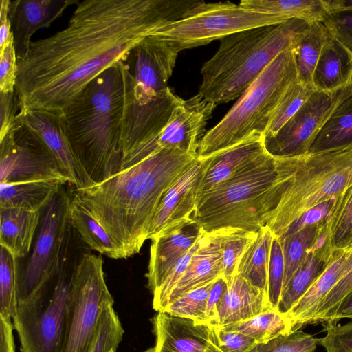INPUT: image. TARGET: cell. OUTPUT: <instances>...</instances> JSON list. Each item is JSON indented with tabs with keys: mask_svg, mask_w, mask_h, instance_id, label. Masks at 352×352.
Returning a JSON list of instances; mask_svg holds the SVG:
<instances>
[{
	"mask_svg": "<svg viewBox=\"0 0 352 352\" xmlns=\"http://www.w3.org/2000/svg\"><path fill=\"white\" fill-rule=\"evenodd\" d=\"M197 0H85L67 26L32 41L17 60L15 93L20 111L60 116L83 87L167 25L197 12Z\"/></svg>",
	"mask_w": 352,
	"mask_h": 352,
	"instance_id": "1",
	"label": "cell"
},
{
	"mask_svg": "<svg viewBox=\"0 0 352 352\" xmlns=\"http://www.w3.org/2000/svg\"><path fill=\"white\" fill-rule=\"evenodd\" d=\"M197 153L163 149L102 182L75 188L76 200L120 247L126 258L147 239L155 212L167 190Z\"/></svg>",
	"mask_w": 352,
	"mask_h": 352,
	"instance_id": "2",
	"label": "cell"
},
{
	"mask_svg": "<svg viewBox=\"0 0 352 352\" xmlns=\"http://www.w3.org/2000/svg\"><path fill=\"white\" fill-rule=\"evenodd\" d=\"M124 97L120 61L89 81L60 115L73 153L94 184L122 170Z\"/></svg>",
	"mask_w": 352,
	"mask_h": 352,
	"instance_id": "3",
	"label": "cell"
},
{
	"mask_svg": "<svg viewBox=\"0 0 352 352\" xmlns=\"http://www.w3.org/2000/svg\"><path fill=\"white\" fill-rule=\"evenodd\" d=\"M311 23L293 19L223 38L201 69L198 94L215 106L240 97L278 54L295 47Z\"/></svg>",
	"mask_w": 352,
	"mask_h": 352,
	"instance_id": "4",
	"label": "cell"
},
{
	"mask_svg": "<svg viewBox=\"0 0 352 352\" xmlns=\"http://www.w3.org/2000/svg\"><path fill=\"white\" fill-rule=\"evenodd\" d=\"M283 188L279 161L266 152L201 195L192 219L205 233L226 228L258 232L265 226Z\"/></svg>",
	"mask_w": 352,
	"mask_h": 352,
	"instance_id": "5",
	"label": "cell"
},
{
	"mask_svg": "<svg viewBox=\"0 0 352 352\" xmlns=\"http://www.w3.org/2000/svg\"><path fill=\"white\" fill-rule=\"evenodd\" d=\"M278 158L284 188L265 226L281 238L309 211L352 186V148Z\"/></svg>",
	"mask_w": 352,
	"mask_h": 352,
	"instance_id": "6",
	"label": "cell"
},
{
	"mask_svg": "<svg viewBox=\"0 0 352 352\" xmlns=\"http://www.w3.org/2000/svg\"><path fill=\"white\" fill-rule=\"evenodd\" d=\"M294 48L278 54L221 121L206 132L197 149L199 158L232 146L254 133H265L283 96L298 80Z\"/></svg>",
	"mask_w": 352,
	"mask_h": 352,
	"instance_id": "7",
	"label": "cell"
},
{
	"mask_svg": "<svg viewBox=\"0 0 352 352\" xmlns=\"http://www.w3.org/2000/svg\"><path fill=\"white\" fill-rule=\"evenodd\" d=\"M69 239L56 275L29 300L16 306L12 320L21 352L63 351L75 265L68 264Z\"/></svg>",
	"mask_w": 352,
	"mask_h": 352,
	"instance_id": "8",
	"label": "cell"
},
{
	"mask_svg": "<svg viewBox=\"0 0 352 352\" xmlns=\"http://www.w3.org/2000/svg\"><path fill=\"white\" fill-rule=\"evenodd\" d=\"M100 256L84 253L74 265L62 352H89L104 307L113 303Z\"/></svg>",
	"mask_w": 352,
	"mask_h": 352,
	"instance_id": "9",
	"label": "cell"
},
{
	"mask_svg": "<svg viewBox=\"0 0 352 352\" xmlns=\"http://www.w3.org/2000/svg\"><path fill=\"white\" fill-rule=\"evenodd\" d=\"M71 199L62 186L43 210L32 252L27 264L18 267L16 305L29 300L57 273L71 233Z\"/></svg>",
	"mask_w": 352,
	"mask_h": 352,
	"instance_id": "10",
	"label": "cell"
},
{
	"mask_svg": "<svg viewBox=\"0 0 352 352\" xmlns=\"http://www.w3.org/2000/svg\"><path fill=\"white\" fill-rule=\"evenodd\" d=\"M285 21L230 1L207 3L201 10L167 25L154 36L168 41L181 52L220 41L238 32Z\"/></svg>",
	"mask_w": 352,
	"mask_h": 352,
	"instance_id": "11",
	"label": "cell"
},
{
	"mask_svg": "<svg viewBox=\"0 0 352 352\" xmlns=\"http://www.w3.org/2000/svg\"><path fill=\"white\" fill-rule=\"evenodd\" d=\"M124 80L122 170L157 153V140L182 98L168 87L151 102L140 105L133 95V77L121 61Z\"/></svg>",
	"mask_w": 352,
	"mask_h": 352,
	"instance_id": "12",
	"label": "cell"
},
{
	"mask_svg": "<svg viewBox=\"0 0 352 352\" xmlns=\"http://www.w3.org/2000/svg\"><path fill=\"white\" fill-rule=\"evenodd\" d=\"M56 180L68 183L40 136L17 118L0 139V183Z\"/></svg>",
	"mask_w": 352,
	"mask_h": 352,
	"instance_id": "13",
	"label": "cell"
},
{
	"mask_svg": "<svg viewBox=\"0 0 352 352\" xmlns=\"http://www.w3.org/2000/svg\"><path fill=\"white\" fill-rule=\"evenodd\" d=\"M352 94V83L333 91H315L300 110L273 137L265 139L275 157L306 154L337 107Z\"/></svg>",
	"mask_w": 352,
	"mask_h": 352,
	"instance_id": "14",
	"label": "cell"
},
{
	"mask_svg": "<svg viewBox=\"0 0 352 352\" xmlns=\"http://www.w3.org/2000/svg\"><path fill=\"white\" fill-rule=\"evenodd\" d=\"M179 53L168 41L154 35L131 50L122 62L132 75L133 95L139 104L151 102L168 88Z\"/></svg>",
	"mask_w": 352,
	"mask_h": 352,
	"instance_id": "15",
	"label": "cell"
},
{
	"mask_svg": "<svg viewBox=\"0 0 352 352\" xmlns=\"http://www.w3.org/2000/svg\"><path fill=\"white\" fill-rule=\"evenodd\" d=\"M153 324L155 343L144 352H224L211 325L162 311Z\"/></svg>",
	"mask_w": 352,
	"mask_h": 352,
	"instance_id": "16",
	"label": "cell"
},
{
	"mask_svg": "<svg viewBox=\"0 0 352 352\" xmlns=\"http://www.w3.org/2000/svg\"><path fill=\"white\" fill-rule=\"evenodd\" d=\"M201 173L202 160L198 157L164 195L151 221L147 239L192 219Z\"/></svg>",
	"mask_w": 352,
	"mask_h": 352,
	"instance_id": "17",
	"label": "cell"
},
{
	"mask_svg": "<svg viewBox=\"0 0 352 352\" xmlns=\"http://www.w3.org/2000/svg\"><path fill=\"white\" fill-rule=\"evenodd\" d=\"M215 107L199 94L190 99H182L157 140V152L177 149L197 153L199 143L206 133V125Z\"/></svg>",
	"mask_w": 352,
	"mask_h": 352,
	"instance_id": "18",
	"label": "cell"
},
{
	"mask_svg": "<svg viewBox=\"0 0 352 352\" xmlns=\"http://www.w3.org/2000/svg\"><path fill=\"white\" fill-rule=\"evenodd\" d=\"M16 118L40 136L56 159L68 183L77 189L94 184L73 153L63 130L60 116L32 109L20 111Z\"/></svg>",
	"mask_w": 352,
	"mask_h": 352,
	"instance_id": "19",
	"label": "cell"
},
{
	"mask_svg": "<svg viewBox=\"0 0 352 352\" xmlns=\"http://www.w3.org/2000/svg\"><path fill=\"white\" fill-rule=\"evenodd\" d=\"M204 233L192 219L151 239L146 276L152 294L160 287L175 263Z\"/></svg>",
	"mask_w": 352,
	"mask_h": 352,
	"instance_id": "20",
	"label": "cell"
},
{
	"mask_svg": "<svg viewBox=\"0 0 352 352\" xmlns=\"http://www.w3.org/2000/svg\"><path fill=\"white\" fill-rule=\"evenodd\" d=\"M79 0H15L10 1L9 20L16 59L23 58L31 37L41 28H48L71 5Z\"/></svg>",
	"mask_w": 352,
	"mask_h": 352,
	"instance_id": "21",
	"label": "cell"
},
{
	"mask_svg": "<svg viewBox=\"0 0 352 352\" xmlns=\"http://www.w3.org/2000/svg\"><path fill=\"white\" fill-rule=\"evenodd\" d=\"M267 151L264 134L254 133L248 139L202 160V173L199 182V197L214 187L229 179Z\"/></svg>",
	"mask_w": 352,
	"mask_h": 352,
	"instance_id": "22",
	"label": "cell"
},
{
	"mask_svg": "<svg viewBox=\"0 0 352 352\" xmlns=\"http://www.w3.org/2000/svg\"><path fill=\"white\" fill-rule=\"evenodd\" d=\"M223 232V230L221 229L204 233L200 247L171 293L167 305L184 294L214 282L219 277H223L221 251Z\"/></svg>",
	"mask_w": 352,
	"mask_h": 352,
	"instance_id": "23",
	"label": "cell"
},
{
	"mask_svg": "<svg viewBox=\"0 0 352 352\" xmlns=\"http://www.w3.org/2000/svg\"><path fill=\"white\" fill-rule=\"evenodd\" d=\"M351 249L349 245L334 250L322 274L286 314L292 331L311 324L320 303L341 277Z\"/></svg>",
	"mask_w": 352,
	"mask_h": 352,
	"instance_id": "24",
	"label": "cell"
},
{
	"mask_svg": "<svg viewBox=\"0 0 352 352\" xmlns=\"http://www.w3.org/2000/svg\"><path fill=\"white\" fill-rule=\"evenodd\" d=\"M271 309L266 292L235 274L219 306L215 327L241 322Z\"/></svg>",
	"mask_w": 352,
	"mask_h": 352,
	"instance_id": "25",
	"label": "cell"
},
{
	"mask_svg": "<svg viewBox=\"0 0 352 352\" xmlns=\"http://www.w3.org/2000/svg\"><path fill=\"white\" fill-rule=\"evenodd\" d=\"M352 83V54L331 35L315 67L311 85L315 91H333Z\"/></svg>",
	"mask_w": 352,
	"mask_h": 352,
	"instance_id": "26",
	"label": "cell"
},
{
	"mask_svg": "<svg viewBox=\"0 0 352 352\" xmlns=\"http://www.w3.org/2000/svg\"><path fill=\"white\" fill-rule=\"evenodd\" d=\"M0 246L17 259L27 256L43 211L0 208Z\"/></svg>",
	"mask_w": 352,
	"mask_h": 352,
	"instance_id": "27",
	"label": "cell"
},
{
	"mask_svg": "<svg viewBox=\"0 0 352 352\" xmlns=\"http://www.w3.org/2000/svg\"><path fill=\"white\" fill-rule=\"evenodd\" d=\"M333 250L326 240V232L307 254L282 292L278 310L286 314L305 294L326 267Z\"/></svg>",
	"mask_w": 352,
	"mask_h": 352,
	"instance_id": "28",
	"label": "cell"
},
{
	"mask_svg": "<svg viewBox=\"0 0 352 352\" xmlns=\"http://www.w3.org/2000/svg\"><path fill=\"white\" fill-rule=\"evenodd\" d=\"M63 185L56 180L0 183V208L43 211Z\"/></svg>",
	"mask_w": 352,
	"mask_h": 352,
	"instance_id": "29",
	"label": "cell"
},
{
	"mask_svg": "<svg viewBox=\"0 0 352 352\" xmlns=\"http://www.w3.org/2000/svg\"><path fill=\"white\" fill-rule=\"evenodd\" d=\"M274 235L266 226L259 230L255 239L241 254L234 273L267 294L270 254Z\"/></svg>",
	"mask_w": 352,
	"mask_h": 352,
	"instance_id": "30",
	"label": "cell"
},
{
	"mask_svg": "<svg viewBox=\"0 0 352 352\" xmlns=\"http://www.w3.org/2000/svg\"><path fill=\"white\" fill-rule=\"evenodd\" d=\"M69 217L72 227L91 249L111 258H126L123 250L100 223L72 197Z\"/></svg>",
	"mask_w": 352,
	"mask_h": 352,
	"instance_id": "31",
	"label": "cell"
},
{
	"mask_svg": "<svg viewBox=\"0 0 352 352\" xmlns=\"http://www.w3.org/2000/svg\"><path fill=\"white\" fill-rule=\"evenodd\" d=\"M239 6L285 21L298 19L309 23L322 22L327 14L323 0H242Z\"/></svg>",
	"mask_w": 352,
	"mask_h": 352,
	"instance_id": "32",
	"label": "cell"
},
{
	"mask_svg": "<svg viewBox=\"0 0 352 352\" xmlns=\"http://www.w3.org/2000/svg\"><path fill=\"white\" fill-rule=\"evenodd\" d=\"M352 148V94L327 120L308 153Z\"/></svg>",
	"mask_w": 352,
	"mask_h": 352,
	"instance_id": "33",
	"label": "cell"
},
{
	"mask_svg": "<svg viewBox=\"0 0 352 352\" xmlns=\"http://www.w3.org/2000/svg\"><path fill=\"white\" fill-rule=\"evenodd\" d=\"M326 232V217L280 239L285 262L283 290L307 254Z\"/></svg>",
	"mask_w": 352,
	"mask_h": 352,
	"instance_id": "34",
	"label": "cell"
},
{
	"mask_svg": "<svg viewBox=\"0 0 352 352\" xmlns=\"http://www.w3.org/2000/svg\"><path fill=\"white\" fill-rule=\"evenodd\" d=\"M330 36L327 27L319 21L311 23L300 36L294 48L300 82L312 85L315 67Z\"/></svg>",
	"mask_w": 352,
	"mask_h": 352,
	"instance_id": "35",
	"label": "cell"
},
{
	"mask_svg": "<svg viewBox=\"0 0 352 352\" xmlns=\"http://www.w3.org/2000/svg\"><path fill=\"white\" fill-rule=\"evenodd\" d=\"M221 328L247 335L258 344L267 343L275 338L292 332L291 322L287 314L275 309Z\"/></svg>",
	"mask_w": 352,
	"mask_h": 352,
	"instance_id": "36",
	"label": "cell"
},
{
	"mask_svg": "<svg viewBox=\"0 0 352 352\" xmlns=\"http://www.w3.org/2000/svg\"><path fill=\"white\" fill-rule=\"evenodd\" d=\"M326 240L332 250L352 243V186L334 200L326 216Z\"/></svg>",
	"mask_w": 352,
	"mask_h": 352,
	"instance_id": "37",
	"label": "cell"
},
{
	"mask_svg": "<svg viewBox=\"0 0 352 352\" xmlns=\"http://www.w3.org/2000/svg\"><path fill=\"white\" fill-rule=\"evenodd\" d=\"M315 91L311 85L299 80L292 85L284 94L264 133L265 139L274 136L282 127L300 110Z\"/></svg>",
	"mask_w": 352,
	"mask_h": 352,
	"instance_id": "38",
	"label": "cell"
},
{
	"mask_svg": "<svg viewBox=\"0 0 352 352\" xmlns=\"http://www.w3.org/2000/svg\"><path fill=\"white\" fill-rule=\"evenodd\" d=\"M18 259L0 248V317L11 320L16 306Z\"/></svg>",
	"mask_w": 352,
	"mask_h": 352,
	"instance_id": "39",
	"label": "cell"
},
{
	"mask_svg": "<svg viewBox=\"0 0 352 352\" xmlns=\"http://www.w3.org/2000/svg\"><path fill=\"white\" fill-rule=\"evenodd\" d=\"M323 3L327 14L322 23L352 54V0H323Z\"/></svg>",
	"mask_w": 352,
	"mask_h": 352,
	"instance_id": "40",
	"label": "cell"
},
{
	"mask_svg": "<svg viewBox=\"0 0 352 352\" xmlns=\"http://www.w3.org/2000/svg\"><path fill=\"white\" fill-rule=\"evenodd\" d=\"M221 239L222 274L229 284L234 276L239 259L250 243L255 239L258 232L240 229H223Z\"/></svg>",
	"mask_w": 352,
	"mask_h": 352,
	"instance_id": "41",
	"label": "cell"
},
{
	"mask_svg": "<svg viewBox=\"0 0 352 352\" xmlns=\"http://www.w3.org/2000/svg\"><path fill=\"white\" fill-rule=\"evenodd\" d=\"M214 282L184 294L162 311L204 324L208 296Z\"/></svg>",
	"mask_w": 352,
	"mask_h": 352,
	"instance_id": "42",
	"label": "cell"
},
{
	"mask_svg": "<svg viewBox=\"0 0 352 352\" xmlns=\"http://www.w3.org/2000/svg\"><path fill=\"white\" fill-rule=\"evenodd\" d=\"M113 305L108 304L104 307L89 352H116L124 329Z\"/></svg>",
	"mask_w": 352,
	"mask_h": 352,
	"instance_id": "43",
	"label": "cell"
},
{
	"mask_svg": "<svg viewBox=\"0 0 352 352\" xmlns=\"http://www.w3.org/2000/svg\"><path fill=\"white\" fill-rule=\"evenodd\" d=\"M342 274L320 303L312 323L328 322L341 302L352 292V243Z\"/></svg>",
	"mask_w": 352,
	"mask_h": 352,
	"instance_id": "44",
	"label": "cell"
},
{
	"mask_svg": "<svg viewBox=\"0 0 352 352\" xmlns=\"http://www.w3.org/2000/svg\"><path fill=\"white\" fill-rule=\"evenodd\" d=\"M318 344V339L298 329L258 344L250 352H314Z\"/></svg>",
	"mask_w": 352,
	"mask_h": 352,
	"instance_id": "45",
	"label": "cell"
},
{
	"mask_svg": "<svg viewBox=\"0 0 352 352\" xmlns=\"http://www.w3.org/2000/svg\"><path fill=\"white\" fill-rule=\"evenodd\" d=\"M203 235L188 252L175 263L160 287L153 294V307L157 312L162 311L167 305L171 293L184 274L194 254L200 247Z\"/></svg>",
	"mask_w": 352,
	"mask_h": 352,
	"instance_id": "46",
	"label": "cell"
},
{
	"mask_svg": "<svg viewBox=\"0 0 352 352\" xmlns=\"http://www.w3.org/2000/svg\"><path fill=\"white\" fill-rule=\"evenodd\" d=\"M285 262L278 236L274 235L270 254L268 267L267 296L271 307L278 309L283 292Z\"/></svg>",
	"mask_w": 352,
	"mask_h": 352,
	"instance_id": "47",
	"label": "cell"
},
{
	"mask_svg": "<svg viewBox=\"0 0 352 352\" xmlns=\"http://www.w3.org/2000/svg\"><path fill=\"white\" fill-rule=\"evenodd\" d=\"M327 334L318 344L327 352H352V322L343 325L325 326Z\"/></svg>",
	"mask_w": 352,
	"mask_h": 352,
	"instance_id": "48",
	"label": "cell"
},
{
	"mask_svg": "<svg viewBox=\"0 0 352 352\" xmlns=\"http://www.w3.org/2000/svg\"><path fill=\"white\" fill-rule=\"evenodd\" d=\"M0 92L15 91L17 59L13 41L0 51Z\"/></svg>",
	"mask_w": 352,
	"mask_h": 352,
	"instance_id": "49",
	"label": "cell"
},
{
	"mask_svg": "<svg viewBox=\"0 0 352 352\" xmlns=\"http://www.w3.org/2000/svg\"><path fill=\"white\" fill-rule=\"evenodd\" d=\"M212 327L224 352H250L258 344L254 338L240 332Z\"/></svg>",
	"mask_w": 352,
	"mask_h": 352,
	"instance_id": "50",
	"label": "cell"
},
{
	"mask_svg": "<svg viewBox=\"0 0 352 352\" xmlns=\"http://www.w3.org/2000/svg\"><path fill=\"white\" fill-rule=\"evenodd\" d=\"M20 111L15 91L0 92V139L3 138L14 125Z\"/></svg>",
	"mask_w": 352,
	"mask_h": 352,
	"instance_id": "51",
	"label": "cell"
},
{
	"mask_svg": "<svg viewBox=\"0 0 352 352\" xmlns=\"http://www.w3.org/2000/svg\"><path fill=\"white\" fill-rule=\"evenodd\" d=\"M228 287V283L222 276L214 282L208 296L204 324L216 325L218 308Z\"/></svg>",
	"mask_w": 352,
	"mask_h": 352,
	"instance_id": "52",
	"label": "cell"
},
{
	"mask_svg": "<svg viewBox=\"0 0 352 352\" xmlns=\"http://www.w3.org/2000/svg\"><path fill=\"white\" fill-rule=\"evenodd\" d=\"M10 0L1 1L0 14V51H1L10 42L13 41L9 20Z\"/></svg>",
	"mask_w": 352,
	"mask_h": 352,
	"instance_id": "53",
	"label": "cell"
},
{
	"mask_svg": "<svg viewBox=\"0 0 352 352\" xmlns=\"http://www.w3.org/2000/svg\"><path fill=\"white\" fill-rule=\"evenodd\" d=\"M11 320L0 317V352H15Z\"/></svg>",
	"mask_w": 352,
	"mask_h": 352,
	"instance_id": "54",
	"label": "cell"
},
{
	"mask_svg": "<svg viewBox=\"0 0 352 352\" xmlns=\"http://www.w3.org/2000/svg\"><path fill=\"white\" fill-rule=\"evenodd\" d=\"M352 319V292L341 302L326 326L336 325L342 318Z\"/></svg>",
	"mask_w": 352,
	"mask_h": 352,
	"instance_id": "55",
	"label": "cell"
}]
</instances>
